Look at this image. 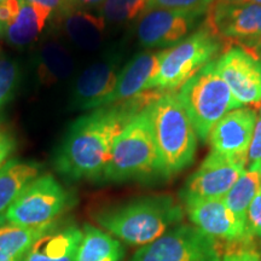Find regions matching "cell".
<instances>
[{"mask_svg":"<svg viewBox=\"0 0 261 261\" xmlns=\"http://www.w3.org/2000/svg\"><path fill=\"white\" fill-rule=\"evenodd\" d=\"M161 91L139 94L125 102L91 110L68 127L55 152L54 167L69 180H100L114 143L137 114L161 96Z\"/></svg>","mask_w":261,"mask_h":261,"instance_id":"obj_1","label":"cell"},{"mask_svg":"<svg viewBox=\"0 0 261 261\" xmlns=\"http://www.w3.org/2000/svg\"><path fill=\"white\" fill-rule=\"evenodd\" d=\"M185 210L172 195H149L97 210L93 220L121 242L143 247L181 224Z\"/></svg>","mask_w":261,"mask_h":261,"instance_id":"obj_2","label":"cell"},{"mask_svg":"<svg viewBox=\"0 0 261 261\" xmlns=\"http://www.w3.org/2000/svg\"><path fill=\"white\" fill-rule=\"evenodd\" d=\"M148 110L163 177L171 178L194 161L197 136L178 93H162Z\"/></svg>","mask_w":261,"mask_h":261,"instance_id":"obj_3","label":"cell"},{"mask_svg":"<svg viewBox=\"0 0 261 261\" xmlns=\"http://www.w3.org/2000/svg\"><path fill=\"white\" fill-rule=\"evenodd\" d=\"M162 178L163 172L148 108L137 114L114 143L100 180L125 182Z\"/></svg>","mask_w":261,"mask_h":261,"instance_id":"obj_4","label":"cell"},{"mask_svg":"<svg viewBox=\"0 0 261 261\" xmlns=\"http://www.w3.org/2000/svg\"><path fill=\"white\" fill-rule=\"evenodd\" d=\"M179 99L194 126L197 138L207 142L213 127L228 112L241 108L212 61L180 87Z\"/></svg>","mask_w":261,"mask_h":261,"instance_id":"obj_5","label":"cell"},{"mask_svg":"<svg viewBox=\"0 0 261 261\" xmlns=\"http://www.w3.org/2000/svg\"><path fill=\"white\" fill-rule=\"evenodd\" d=\"M221 42L204 24L184 40L161 52L152 90L173 92L208 64L220 51Z\"/></svg>","mask_w":261,"mask_h":261,"instance_id":"obj_6","label":"cell"},{"mask_svg":"<svg viewBox=\"0 0 261 261\" xmlns=\"http://www.w3.org/2000/svg\"><path fill=\"white\" fill-rule=\"evenodd\" d=\"M73 201L69 191L54 175H39L9 210L0 214V224L37 227L55 223Z\"/></svg>","mask_w":261,"mask_h":261,"instance_id":"obj_7","label":"cell"},{"mask_svg":"<svg viewBox=\"0 0 261 261\" xmlns=\"http://www.w3.org/2000/svg\"><path fill=\"white\" fill-rule=\"evenodd\" d=\"M204 24L220 42L237 44L256 56L255 48L261 41L260 4L214 0L205 14Z\"/></svg>","mask_w":261,"mask_h":261,"instance_id":"obj_8","label":"cell"},{"mask_svg":"<svg viewBox=\"0 0 261 261\" xmlns=\"http://www.w3.org/2000/svg\"><path fill=\"white\" fill-rule=\"evenodd\" d=\"M129 261H221L217 243L194 225L179 224L138 248Z\"/></svg>","mask_w":261,"mask_h":261,"instance_id":"obj_9","label":"cell"},{"mask_svg":"<svg viewBox=\"0 0 261 261\" xmlns=\"http://www.w3.org/2000/svg\"><path fill=\"white\" fill-rule=\"evenodd\" d=\"M181 204L191 224L210 236L219 250L221 247L228 250L253 246L254 238L248 232L247 225L228 210L223 198L191 200Z\"/></svg>","mask_w":261,"mask_h":261,"instance_id":"obj_10","label":"cell"},{"mask_svg":"<svg viewBox=\"0 0 261 261\" xmlns=\"http://www.w3.org/2000/svg\"><path fill=\"white\" fill-rule=\"evenodd\" d=\"M121 62L122 52L112 48L87 65L71 87V109L89 112L108 106L121 70Z\"/></svg>","mask_w":261,"mask_h":261,"instance_id":"obj_11","label":"cell"},{"mask_svg":"<svg viewBox=\"0 0 261 261\" xmlns=\"http://www.w3.org/2000/svg\"><path fill=\"white\" fill-rule=\"evenodd\" d=\"M207 11L150 9L136 22L137 40L144 48L174 46L195 32Z\"/></svg>","mask_w":261,"mask_h":261,"instance_id":"obj_12","label":"cell"},{"mask_svg":"<svg viewBox=\"0 0 261 261\" xmlns=\"http://www.w3.org/2000/svg\"><path fill=\"white\" fill-rule=\"evenodd\" d=\"M244 169L246 166L242 163L211 151L182 187L181 203L191 200L224 198Z\"/></svg>","mask_w":261,"mask_h":261,"instance_id":"obj_13","label":"cell"},{"mask_svg":"<svg viewBox=\"0 0 261 261\" xmlns=\"http://www.w3.org/2000/svg\"><path fill=\"white\" fill-rule=\"evenodd\" d=\"M217 69L238 106L261 107V60L241 47H230L217 60Z\"/></svg>","mask_w":261,"mask_h":261,"instance_id":"obj_14","label":"cell"},{"mask_svg":"<svg viewBox=\"0 0 261 261\" xmlns=\"http://www.w3.org/2000/svg\"><path fill=\"white\" fill-rule=\"evenodd\" d=\"M257 115L253 108H238L228 112L212 129V151L247 166L248 150Z\"/></svg>","mask_w":261,"mask_h":261,"instance_id":"obj_15","label":"cell"},{"mask_svg":"<svg viewBox=\"0 0 261 261\" xmlns=\"http://www.w3.org/2000/svg\"><path fill=\"white\" fill-rule=\"evenodd\" d=\"M161 52L143 51L130 58L120 70L108 106L125 102L152 90L159 73Z\"/></svg>","mask_w":261,"mask_h":261,"instance_id":"obj_16","label":"cell"},{"mask_svg":"<svg viewBox=\"0 0 261 261\" xmlns=\"http://www.w3.org/2000/svg\"><path fill=\"white\" fill-rule=\"evenodd\" d=\"M67 40L84 52L99 50L108 35V24L99 14L65 6L56 15Z\"/></svg>","mask_w":261,"mask_h":261,"instance_id":"obj_17","label":"cell"},{"mask_svg":"<svg viewBox=\"0 0 261 261\" xmlns=\"http://www.w3.org/2000/svg\"><path fill=\"white\" fill-rule=\"evenodd\" d=\"M83 228L58 224L33 244L21 261H76Z\"/></svg>","mask_w":261,"mask_h":261,"instance_id":"obj_18","label":"cell"},{"mask_svg":"<svg viewBox=\"0 0 261 261\" xmlns=\"http://www.w3.org/2000/svg\"><path fill=\"white\" fill-rule=\"evenodd\" d=\"M75 58L61 40L48 38L41 42L37 52V76L42 86H54L71 77Z\"/></svg>","mask_w":261,"mask_h":261,"instance_id":"obj_19","label":"cell"},{"mask_svg":"<svg viewBox=\"0 0 261 261\" xmlns=\"http://www.w3.org/2000/svg\"><path fill=\"white\" fill-rule=\"evenodd\" d=\"M40 172L41 165L18 159H10L0 167V214L9 210Z\"/></svg>","mask_w":261,"mask_h":261,"instance_id":"obj_20","label":"cell"},{"mask_svg":"<svg viewBox=\"0 0 261 261\" xmlns=\"http://www.w3.org/2000/svg\"><path fill=\"white\" fill-rule=\"evenodd\" d=\"M52 16L54 12L50 10L28 4L23 0L17 18L5 32V41L15 48L29 46L38 40Z\"/></svg>","mask_w":261,"mask_h":261,"instance_id":"obj_21","label":"cell"},{"mask_svg":"<svg viewBox=\"0 0 261 261\" xmlns=\"http://www.w3.org/2000/svg\"><path fill=\"white\" fill-rule=\"evenodd\" d=\"M123 256L125 248L121 241L103 228L84 225L76 261H122Z\"/></svg>","mask_w":261,"mask_h":261,"instance_id":"obj_22","label":"cell"},{"mask_svg":"<svg viewBox=\"0 0 261 261\" xmlns=\"http://www.w3.org/2000/svg\"><path fill=\"white\" fill-rule=\"evenodd\" d=\"M58 224V220L37 227L0 224V256L21 261L33 244Z\"/></svg>","mask_w":261,"mask_h":261,"instance_id":"obj_23","label":"cell"},{"mask_svg":"<svg viewBox=\"0 0 261 261\" xmlns=\"http://www.w3.org/2000/svg\"><path fill=\"white\" fill-rule=\"evenodd\" d=\"M261 188V172L244 169L238 180L223 198L228 210L247 225L248 208Z\"/></svg>","mask_w":261,"mask_h":261,"instance_id":"obj_24","label":"cell"},{"mask_svg":"<svg viewBox=\"0 0 261 261\" xmlns=\"http://www.w3.org/2000/svg\"><path fill=\"white\" fill-rule=\"evenodd\" d=\"M149 0H106L98 9L108 25L121 27L136 23L148 10Z\"/></svg>","mask_w":261,"mask_h":261,"instance_id":"obj_25","label":"cell"},{"mask_svg":"<svg viewBox=\"0 0 261 261\" xmlns=\"http://www.w3.org/2000/svg\"><path fill=\"white\" fill-rule=\"evenodd\" d=\"M19 77L21 70L17 62L0 52V108L14 97Z\"/></svg>","mask_w":261,"mask_h":261,"instance_id":"obj_26","label":"cell"},{"mask_svg":"<svg viewBox=\"0 0 261 261\" xmlns=\"http://www.w3.org/2000/svg\"><path fill=\"white\" fill-rule=\"evenodd\" d=\"M213 2L214 0H149L148 10L171 9L188 10V11H207Z\"/></svg>","mask_w":261,"mask_h":261,"instance_id":"obj_27","label":"cell"},{"mask_svg":"<svg viewBox=\"0 0 261 261\" xmlns=\"http://www.w3.org/2000/svg\"><path fill=\"white\" fill-rule=\"evenodd\" d=\"M23 0H4L0 3V38L17 18Z\"/></svg>","mask_w":261,"mask_h":261,"instance_id":"obj_28","label":"cell"},{"mask_svg":"<svg viewBox=\"0 0 261 261\" xmlns=\"http://www.w3.org/2000/svg\"><path fill=\"white\" fill-rule=\"evenodd\" d=\"M247 169L261 172V116L256 120L247 158Z\"/></svg>","mask_w":261,"mask_h":261,"instance_id":"obj_29","label":"cell"},{"mask_svg":"<svg viewBox=\"0 0 261 261\" xmlns=\"http://www.w3.org/2000/svg\"><path fill=\"white\" fill-rule=\"evenodd\" d=\"M247 228L254 240L261 241V188L248 208Z\"/></svg>","mask_w":261,"mask_h":261,"instance_id":"obj_30","label":"cell"},{"mask_svg":"<svg viewBox=\"0 0 261 261\" xmlns=\"http://www.w3.org/2000/svg\"><path fill=\"white\" fill-rule=\"evenodd\" d=\"M221 261H261V253L254 246L233 248L221 254Z\"/></svg>","mask_w":261,"mask_h":261,"instance_id":"obj_31","label":"cell"},{"mask_svg":"<svg viewBox=\"0 0 261 261\" xmlns=\"http://www.w3.org/2000/svg\"><path fill=\"white\" fill-rule=\"evenodd\" d=\"M16 150V139L6 130L0 129V167L6 161H9L10 156Z\"/></svg>","mask_w":261,"mask_h":261,"instance_id":"obj_32","label":"cell"},{"mask_svg":"<svg viewBox=\"0 0 261 261\" xmlns=\"http://www.w3.org/2000/svg\"><path fill=\"white\" fill-rule=\"evenodd\" d=\"M24 2L28 3V4L50 10V11L54 12V15H57L62 9L67 6L68 0H24Z\"/></svg>","mask_w":261,"mask_h":261,"instance_id":"obj_33","label":"cell"},{"mask_svg":"<svg viewBox=\"0 0 261 261\" xmlns=\"http://www.w3.org/2000/svg\"><path fill=\"white\" fill-rule=\"evenodd\" d=\"M106 0H68L67 6L74 9H80V10H91L99 9L103 5V3Z\"/></svg>","mask_w":261,"mask_h":261,"instance_id":"obj_34","label":"cell"},{"mask_svg":"<svg viewBox=\"0 0 261 261\" xmlns=\"http://www.w3.org/2000/svg\"><path fill=\"white\" fill-rule=\"evenodd\" d=\"M255 52H256V56L261 60V41L259 42V44H257V46L255 48Z\"/></svg>","mask_w":261,"mask_h":261,"instance_id":"obj_35","label":"cell"},{"mask_svg":"<svg viewBox=\"0 0 261 261\" xmlns=\"http://www.w3.org/2000/svg\"><path fill=\"white\" fill-rule=\"evenodd\" d=\"M242 2H250V3H255V4L261 5V0H242Z\"/></svg>","mask_w":261,"mask_h":261,"instance_id":"obj_36","label":"cell"},{"mask_svg":"<svg viewBox=\"0 0 261 261\" xmlns=\"http://www.w3.org/2000/svg\"><path fill=\"white\" fill-rule=\"evenodd\" d=\"M0 261H16V260H14V259H10V257L0 256Z\"/></svg>","mask_w":261,"mask_h":261,"instance_id":"obj_37","label":"cell"},{"mask_svg":"<svg viewBox=\"0 0 261 261\" xmlns=\"http://www.w3.org/2000/svg\"><path fill=\"white\" fill-rule=\"evenodd\" d=\"M231 2H242V0H231Z\"/></svg>","mask_w":261,"mask_h":261,"instance_id":"obj_38","label":"cell"},{"mask_svg":"<svg viewBox=\"0 0 261 261\" xmlns=\"http://www.w3.org/2000/svg\"><path fill=\"white\" fill-rule=\"evenodd\" d=\"M260 116H261V107H260Z\"/></svg>","mask_w":261,"mask_h":261,"instance_id":"obj_39","label":"cell"},{"mask_svg":"<svg viewBox=\"0 0 261 261\" xmlns=\"http://www.w3.org/2000/svg\"><path fill=\"white\" fill-rule=\"evenodd\" d=\"M2 2H4V0H0V3H2Z\"/></svg>","mask_w":261,"mask_h":261,"instance_id":"obj_40","label":"cell"}]
</instances>
